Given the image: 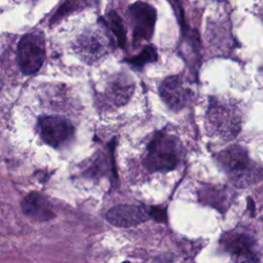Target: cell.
Here are the masks:
<instances>
[{
    "mask_svg": "<svg viewBox=\"0 0 263 263\" xmlns=\"http://www.w3.org/2000/svg\"><path fill=\"white\" fill-rule=\"evenodd\" d=\"M209 132L225 141L234 139L240 130L242 113L238 105L229 99L211 98L205 114Z\"/></svg>",
    "mask_w": 263,
    "mask_h": 263,
    "instance_id": "obj_1",
    "label": "cell"
},
{
    "mask_svg": "<svg viewBox=\"0 0 263 263\" xmlns=\"http://www.w3.org/2000/svg\"><path fill=\"white\" fill-rule=\"evenodd\" d=\"M217 159L236 187H248L256 183L261 176L260 167L249 157L248 152L241 146L227 147L218 154Z\"/></svg>",
    "mask_w": 263,
    "mask_h": 263,
    "instance_id": "obj_2",
    "label": "cell"
},
{
    "mask_svg": "<svg viewBox=\"0 0 263 263\" xmlns=\"http://www.w3.org/2000/svg\"><path fill=\"white\" fill-rule=\"evenodd\" d=\"M180 151V145L175 137L164 133L158 134L148 146L145 164L151 171H171L179 162Z\"/></svg>",
    "mask_w": 263,
    "mask_h": 263,
    "instance_id": "obj_3",
    "label": "cell"
},
{
    "mask_svg": "<svg viewBox=\"0 0 263 263\" xmlns=\"http://www.w3.org/2000/svg\"><path fill=\"white\" fill-rule=\"evenodd\" d=\"M220 245L234 263H258L260 249L255 236L246 230H232L222 235Z\"/></svg>",
    "mask_w": 263,
    "mask_h": 263,
    "instance_id": "obj_4",
    "label": "cell"
},
{
    "mask_svg": "<svg viewBox=\"0 0 263 263\" xmlns=\"http://www.w3.org/2000/svg\"><path fill=\"white\" fill-rule=\"evenodd\" d=\"M111 37L104 28H90L75 41L77 54L87 64H93L112 50Z\"/></svg>",
    "mask_w": 263,
    "mask_h": 263,
    "instance_id": "obj_5",
    "label": "cell"
},
{
    "mask_svg": "<svg viewBox=\"0 0 263 263\" xmlns=\"http://www.w3.org/2000/svg\"><path fill=\"white\" fill-rule=\"evenodd\" d=\"M45 59V40L40 32L26 34L17 45V64L23 74L36 73Z\"/></svg>",
    "mask_w": 263,
    "mask_h": 263,
    "instance_id": "obj_6",
    "label": "cell"
},
{
    "mask_svg": "<svg viewBox=\"0 0 263 263\" xmlns=\"http://www.w3.org/2000/svg\"><path fill=\"white\" fill-rule=\"evenodd\" d=\"M159 93L163 102L175 111L186 107L193 98V90L183 75L164 79L159 86Z\"/></svg>",
    "mask_w": 263,
    "mask_h": 263,
    "instance_id": "obj_7",
    "label": "cell"
},
{
    "mask_svg": "<svg viewBox=\"0 0 263 263\" xmlns=\"http://www.w3.org/2000/svg\"><path fill=\"white\" fill-rule=\"evenodd\" d=\"M37 126L42 141L54 148L65 144L74 133L73 124L60 116H42Z\"/></svg>",
    "mask_w": 263,
    "mask_h": 263,
    "instance_id": "obj_8",
    "label": "cell"
},
{
    "mask_svg": "<svg viewBox=\"0 0 263 263\" xmlns=\"http://www.w3.org/2000/svg\"><path fill=\"white\" fill-rule=\"evenodd\" d=\"M134 91V82L125 73H117L107 79L104 90L99 93L100 102L111 107H119L128 102Z\"/></svg>",
    "mask_w": 263,
    "mask_h": 263,
    "instance_id": "obj_9",
    "label": "cell"
},
{
    "mask_svg": "<svg viewBox=\"0 0 263 263\" xmlns=\"http://www.w3.org/2000/svg\"><path fill=\"white\" fill-rule=\"evenodd\" d=\"M135 41L148 40L154 29L155 10L144 2H137L128 9Z\"/></svg>",
    "mask_w": 263,
    "mask_h": 263,
    "instance_id": "obj_10",
    "label": "cell"
},
{
    "mask_svg": "<svg viewBox=\"0 0 263 263\" xmlns=\"http://www.w3.org/2000/svg\"><path fill=\"white\" fill-rule=\"evenodd\" d=\"M150 212L139 205L120 204L112 208L106 214V220L118 227H130L139 225L149 219Z\"/></svg>",
    "mask_w": 263,
    "mask_h": 263,
    "instance_id": "obj_11",
    "label": "cell"
},
{
    "mask_svg": "<svg viewBox=\"0 0 263 263\" xmlns=\"http://www.w3.org/2000/svg\"><path fill=\"white\" fill-rule=\"evenodd\" d=\"M22 209L26 216L37 221H46L53 217L49 201L41 194L32 192L22 201Z\"/></svg>",
    "mask_w": 263,
    "mask_h": 263,
    "instance_id": "obj_12",
    "label": "cell"
},
{
    "mask_svg": "<svg viewBox=\"0 0 263 263\" xmlns=\"http://www.w3.org/2000/svg\"><path fill=\"white\" fill-rule=\"evenodd\" d=\"M199 199L220 211L227 209L231 200V191L224 187L205 186L199 191Z\"/></svg>",
    "mask_w": 263,
    "mask_h": 263,
    "instance_id": "obj_13",
    "label": "cell"
},
{
    "mask_svg": "<svg viewBox=\"0 0 263 263\" xmlns=\"http://www.w3.org/2000/svg\"><path fill=\"white\" fill-rule=\"evenodd\" d=\"M123 263H129V262H128V261H124Z\"/></svg>",
    "mask_w": 263,
    "mask_h": 263,
    "instance_id": "obj_14",
    "label": "cell"
},
{
    "mask_svg": "<svg viewBox=\"0 0 263 263\" xmlns=\"http://www.w3.org/2000/svg\"><path fill=\"white\" fill-rule=\"evenodd\" d=\"M218 1H223V0H218Z\"/></svg>",
    "mask_w": 263,
    "mask_h": 263,
    "instance_id": "obj_15",
    "label": "cell"
}]
</instances>
